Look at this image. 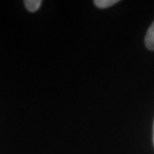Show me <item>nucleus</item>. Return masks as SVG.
Segmentation results:
<instances>
[{
	"label": "nucleus",
	"instance_id": "3",
	"mask_svg": "<svg viewBox=\"0 0 154 154\" xmlns=\"http://www.w3.org/2000/svg\"><path fill=\"white\" fill-rule=\"evenodd\" d=\"M119 2V0H96V1H94V5L99 8H109Z\"/></svg>",
	"mask_w": 154,
	"mask_h": 154
},
{
	"label": "nucleus",
	"instance_id": "2",
	"mask_svg": "<svg viewBox=\"0 0 154 154\" xmlns=\"http://www.w3.org/2000/svg\"><path fill=\"white\" fill-rule=\"evenodd\" d=\"M24 4L25 7L30 12H35L40 8L42 1L41 0H26V1H24Z\"/></svg>",
	"mask_w": 154,
	"mask_h": 154
},
{
	"label": "nucleus",
	"instance_id": "1",
	"mask_svg": "<svg viewBox=\"0 0 154 154\" xmlns=\"http://www.w3.org/2000/svg\"><path fill=\"white\" fill-rule=\"evenodd\" d=\"M145 45L149 50H154V21L146 32Z\"/></svg>",
	"mask_w": 154,
	"mask_h": 154
},
{
	"label": "nucleus",
	"instance_id": "4",
	"mask_svg": "<svg viewBox=\"0 0 154 154\" xmlns=\"http://www.w3.org/2000/svg\"><path fill=\"white\" fill-rule=\"evenodd\" d=\"M153 145H154V121H153Z\"/></svg>",
	"mask_w": 154,
	"mask_h": 154
}]
</instances>
